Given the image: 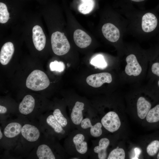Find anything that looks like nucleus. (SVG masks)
Wrapping results in <instances>:
<instances>
[{"instance_id": "nucleus-25", "label": "nucleus", "mask_w": 159, "mask_h": 159, "mask_svg": "<svg viewBox=\"0 0 159 159\" xmlns=\"http://www.w3.org/2000/svg\"><path fill=\"white\" fill-rule=\"evenodd\" d=\"M125 153L123 149L117 147L111 151L107 157V159H124Z\"/></svg>"}, {"instance_id": "nucleus-24", "label": "nucleus", "mask_w": 159, "mask_h": 159, "mask_svg": "<svg viewBox=\"0 0 159 159\" xmlns=\"http://www.w3.org/2000/svg\"><path fill=\"white\" fill-rule=\"evenodd\" d=\"M9 13L6 4L2 2H0V23L4 24L8 22L10 18Z\"/></svg>"}, {"instance_id": "nucleus-19", "label": "nucleus", "mask_w": 159, "mask_h": 159, "mask_svg": "<svg viewBox=\"0 0 159 159\" xmlns=\"http://www.w3.org/2000/svg\"><path fill=\"white\" fill-rule=\"evenodd\" d=\"M151 107L150 102L143 97H140L137 102V114L138 117L142 119H144Z\"/></svg>"}, {"instance_id": "nucleus-4", "label": "nucleus", "mask_w": 159, "mask_h": 159, "mask_svg": "<svg viewBox=\"0 0 159 159\" xmlns=\"http://www.w3.org/2000/svg\"><path fill=\"white\" fill-rule=\"evenodd\" d=\"M158 20L156 16L150 12L143 15L140 21V27L142 31L146 33H150L156 28Z\"/></svg>"}, {"instance_id": "nucleus-33", "label": "nucleus", "mask_w": 159, "mask_h": 159, "mask_svg": "<svg viewBox=\"0 0 159 159\" xmlns=\"http://www.w3.org/2000/svg\"><path fill=\"white\" fill-rule=\"evenodd\" d=\"M3 136V135L1 130V129H0V139L1 140Z\"/></svg>"}, {"instance_id": "nucleus-6", "label": "nucleus", "mask_w": 159, "mask_h": 159, "mask_svg": "<svg viewBox=\"0 0 159 159\" xmlns=\"http://www.w3.org/2000/svg\"><path fill=\"white\" fill-rule=\"evenodd\" d=\"M21 134L23 139L30 143L38 141L40 136L39 128L35 125L28 123L23 125Z\"/></svg>"}, {"instance_id": "nucleus-20", "label": "nucleus", "mask_w": 159, "mask_h": 159, "mask_svg": "<svg viewBox=\"0 0 159 159\" xmlns=\"http://www.w3.org/2000/svg\"><path fill=\"white\" fill-rule=\"evenodd\" d=\"M45 122L49 128L52 130L55 134L61 135L65 134V129L56 120L52 113L47 116Z\"/></svg>"}, {"instance_id": "nucleus-32", "label": "nucleus", "mask_w": 159, "mask_h": 159, "mask_svg": "<svg viewBox=\"0 0 159 159\" xmlns=\"http://www.w3.org/2000/svg\"><path fill=\"white\" fill-rule=\"evenodd\" d=\"M7 110L5 106L0 105V115H4L7 113Z\"/></svg>"}, {"instance_id": "nucleus-12", "label": "nucleus", "mask_w": 159, "mask_h": 159, "mask_svg": "<svg viewBox=\"0 0 159 159\" xmlns=\"http://www.w3.org/2000/svg\"><path fill=\"white\" fill-rule=\"evenodd\" d=\"M80 125L82 129L90 128V132L92 136L95 138L100 137L102 134V125L100 122H98L92 125L90 119L88 117L83 119Z\"/></svg>"}, {"instance_id": "nucleus-16", "label": "nucleus", "mask_w": 159, "mask_h": 159, "mask_svg": "<svg viewBox=\"0 0 159 159\" xmlns=\"http://www.w3.org/2000/svg\"><path fill=\"white\" fill-rule=\"evenodd\" d=\"M22 126V125L18 122H10L4 129V135L6 138L9 139L15 138L21 133Z\"/></svg>"}, {"instance_id": "nucleus-23", "label": "nucleus", "mask_w": 159, "mask_h": 159, "mask_svg": "<svg viewBox=\"0 0 159 159\" xmlns=\"http://www.w3.org/2000/svg\"><path fill=\"white\" fill-rule=\"evenodd\" d=\"M146 120L150 123L156 122L159 121V104L149 110L146 116Z\"/></svg>"}, {"instance_id": "nucleus-27", "label": "nucleus", "mask_w": 159, "mask_h": 159, "mask_svg": "<svg viewBox=\"0 0 159 159\" xmlns=\"http://www.w3.org/2000/svg\"><path fill=\"white\" fill-rule=\"evenodd\" d=\"M91 64L95 67L103 68L105 67L107 64L102 56L98 55L93 58L90 61Z\"/></svg>"}, {"instance_id": "nucleus-29", "label": "nucleus", "mask_w": 159, "mask_h": 159, "mask_svg": "<svg viewBox=\"0 0 159 159\" xmlns=\"http://www.w3.org/2000/svg\"><path fill=\"white\" fill-rule=\"evenodd\" d=\"M151 70L154 74L159 77V62L153 63L151 66Z\"/></svg>"}, {"instance_id": "nucleus-22", "label": "nucleus", "mask_w": 159, "mask_h": 159, "mask_svg": "<svg viewBox=\"0 0 159 159\" xmlns=\"http://www.w3.org/2000/svg\"><path fill=\"white\" fill-rule=\"evenodd\" d=\"M52 114L56 120L64 129L67 127L68 120L60 109L58 108L55 109L53 111Z\"/></svg>"}, {"instance_id": "nucleus-31", "label": "nucleus", "mask_w": 159, "mask_h": 159, "mask_svg": "<svg viewBox=\"0 0 159 159\" xmlns=\"http://www.w3.org/2000/svg\"><path fill=\"white\" fill-rule=\"evenodd\" d=\"M134 150L135 155L132 159H138L141 151L140 149L137 148H135Z\"/></svg>"}, {"instance_id": "nucleus-7", "label": "nucleus", "mask_w": 159, "mask_h": 159, "mask_svg": "<svg viewBox=\"0 0 159 159\" xmlns=\"http://www.w3.org/2000/svg\"><path fill=\"white\" fill-rule=\"evenodd\" d=\"M112 81L111 74L107 72H101L88 76L86 81L89 85L95 88L99 87L104 83H110Z\"/></svg>"}, {"instance_id": "nucleus-8", "label": "nucleus", "mask_w": 159, "mask_h": 159, "mask_svg": "<svg viewBox=\"0 0 159 159\" xmlns=\"http://www.w3.org/2000/svg\"><path fill=\"white\" fill-rule=\"evenodd\" d=\"M73 147L75 151L80 155H84L88 151L87 142L85 135L81 132H78L72 138Z\"/></svg>"}, {"instance_id": "nucleus-28", "label": "nucleus", "mask_w": 159, "mask_h": 159, "mask_svg": "<svg viewBox=\"0 0 159 159\" xmlns=\"http://www.w3.org/2000/svg\"><path fill=\"white\" fill-rule=\"evenodd\" d=\"M50 67L51 71H56L62 72L64 69L65 65L64 63L62 62H58L57 60H55L50 63Z\"/></svg>"}, {"instance_id": "nucleus-17", "label": "nucleus", "mask_w": 159, "mask_h": 159, "mask_svg": "<svg viewBox=\"0 0 159 159\" xmlns=\"http://www.w3.org/2000/svg\"><path fill=\"white\" fill-rule=\"evenodd\" d=\"M36 156L39 159H55L56 155L49 145L42 144L38 146L36 152Z\"/></svg>"}, {"instance_id": "nucleus-14", "label": "nucleus", "mask_w": 159, "mask_h": 159, "mask_svg": "<svg viewBox=\"0 0 159 159\" xmlns=\"http://www.w3.org/2000/svg\"><path fill=\"white\" fill-rule=\"evenodd\" d=\"M73 38L76 44L81 48L88 46L92 41L91 37L85 32L80 29H77L74 31Z\"/></svg>"}, {"instance_id": "nucleus-13", "label": "nucleus", "mask_w": 159, "mask_h": 159, "mask_svg": "<svg viewBox=\"0 0 159 159\" xmlns=\"http://www.w3.org/2000/svg\"><path fill=\"white\" fill-rule=\"evenodd\" d=\"M84 104L82 102L77 101L72 108L70 117L72 123L76 125H80L84 119L83 111Z\"/></svg>"}, {"instance_id": "nucleus-11", "label": "nucleus", "mask_w": 159, "mask_h": 159, "mask_svg": "<svg viewBox=\"0 0 159 159\" xmlns=\"http://www.w3.org/2000/svg\"><path fill=\"white\" fill-rule=\"evenodd\" d=\"M102 31L105 38L110 42H115L120 39V34L119 29L111 23H108L104 24Z\"/></svg>"}, {"instance_id": "nucleus-5", "label": "nucleus", "mask_w": 159, "mask_h": 159, "mask_svg": "<svg viewBox=\"0 0 159 159\" xmlns=\"http://www.w3.org/2000/svg\"><path fill=\"white\" fill-rule=\"evenodd\" d=\"M127 63L125 69V73L129 76H139L142 71V68L136 55L132 54L128 55L126 58Z\"/></svg>"}, {"instance_id": "nucleus-35", "label": "nucleus", "mask_w": 159, "mask_h": 159, "mask_svg": "<svg viewBox=\"0 0 159 159\" xmlns=\"http://www.w3.org/2000/svg\"><path fill=\"white\" fill-rule=\"evenodd\" d=\"M158 87H159V80H158Z\"/></svg>"}, {"instance_id": "nucleus-34", "label": "nucleus", "mask_w": 159, "mask_h": 159, "mask_svg": "<svg viewBox=\"0 0 159 159\" xmlns=\"http://www.w3.org/2000/svg\"><path fill=\"white\" fill-rule=\"evenodd\" d=\"M157 158L158 159H159V152H158L157 155Z\"/></svg>"}, {"instance_id": "nucleus-2", "label": "nucleus", "mask_w": 159, "mask_h": 159, "mask_svg": "<svg viewBox=\"0 0 159 159\" xmlns=\"http://www.w3.org/2000/svg\"><path fill=\"white\" fill-rule=\"evenodd\" d=\"M51 41L53 51L57 55H64L70 49V44L64 33L59 31L53 33Z\"/></svg>"}, {"instance_id": "nucleus-10", "label": "nucleus", "mask_w": 159, "mask_h": 159, "mask_svg": "<svg viewBox=\"0 0 159 159\" xmlns=\"http://www.w3.org/2000/svg\"><path fill=\"white\" fill-rule=\"evenodd\" d=\"M32 41L36 49L42 50L44 48L46 42V38L41 27L38 25L34 26L32 29Z\"/></svg>"}, {"instance_id": "nucleus-3", "label": "nucleus", "mask_w": 159, "mask_h": 159, "mask_svg": "<svg viewBox=\"0 0 159 159\" xmlns=\"http://www.w3.org/2000/svg\"><path fill=\"white\" fill-rule=\"evenodd\" d=\"M101 122L102 126L111 132L117 131L121 125V122L118 115L113 111L106 113L102 118Z\"/></svg>"}, {"instance_id": "nucleus-9", "label": "nucleus", "mask_w": 159, "mask_h": 159, "mask_svg": "<svg viewBox=\"0 0 159 159\" xmlns=\"http://www.w3.org/2000/svg\"><path fill=\"white\" fill-rule=\"evenodd\" d=\"M35 106V100L31 95H28L24 97L20 103L18 110L21 115L29 116L32 115Z\"/></svg>"}, {"instance_id": "nucleus-18", "label": "nucleus", "mask_w": 159, "mask_h": 159, "mask_svg": "<svg viewBox=\"0 0 159 159\" xmlns=\"http://www.w3.org/2000/svg\"><path fill=\"white\" fill-rule=\"evenodd\" d=\"M110 144L108 139L106 138H101L98 142V145H95L93 150L94 153L97 155L99 159H105L107 158V150Z\"/></svg>"}, {"instance_id": "nucleus-15", "label": "nucleus", "mask_w": 159, "mask_h": 159, "mask_svg": "<svg viewBox=\"0 0 159 159\" xmlns=\"http://www.w3.org/2000/svg\"><path fill=\"white\" fill-rule=\"evenodd\" d=\"M14 51L13 44L11 42L5 43L0 52V62L3 65L7 64L11 59Z\"/></svg>"}, {"instance_id": "nucleus-1", "label": "nucleus", "mask_w": 159, "mask_h": 159, "mask_svg": "<svg viewBox=\"0 0 159 159\" xmlns=\"http://www.w3.org/2000/svg\"><path fill=\"white\" fill-rule=\"evenodd\" d=\"M49 84L50 81L47 75L39 70L33 71L28 76L26 81V87L35 91L46 89Z\"/></svg>"}, {"instance_id": "nucleus-30", "label": "nucleus", "mask_w": 159, "mask_h": 159, "mask_svg": "<svg viewBox=\"0 0 159 159\" xmlns=\"http://www.w3.org/2000/svg\"><path fill=\"white\" fill-rule=\"evenodd\" d=\"M123 2H126L129 5L130 3H134L136 4H141L146 1L147 0H122Z\"/></svg>"}, {"instance_id": "nucleus-21", "label": "nucleus", "mask_w": 159, "mask_h": 159, "mask_svg": "<svg viewBox=\"0 0 159 159\" xmlns=\"http://www.w3.org/2000/svg\"><path fill=\"white\" fill-rule=\"evenodd\" d=\"M81 3L78 7L79 11L83 14L90 13L93 9L95 2L94 0H80Z\"/></svg>"}, {"instance_id": "nucleus-26", "label": "nucleus", "mask_w": 159, "mask_h": 159, "mask_svg": "<svg viewBox=\"0 0 159 159\" xmlns=\"http://www.w3.org/2000/svg\"><path fill=\"white\" fill-rule=\"evenodd\" d=\"M159 150V141L155 140L151 142L147 146L146 150L148 154L151 156L156 154Z\"/></svg>"}]
</instances>
